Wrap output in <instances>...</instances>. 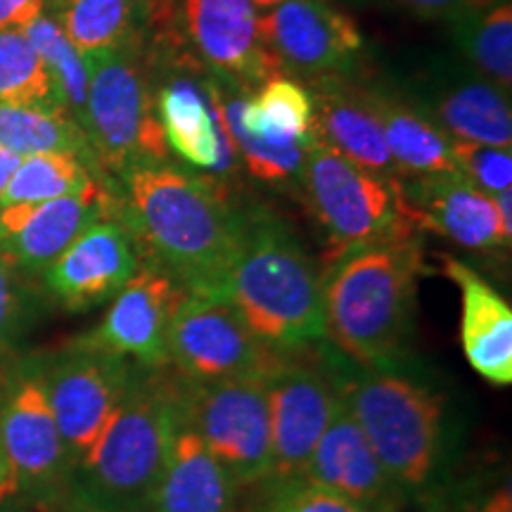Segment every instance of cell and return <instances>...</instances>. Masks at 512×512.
<instances>
[{
	"label": "cell",
	"instance_id": "1",
	"mask_svg": "<svg viewBox=\"0 0 512 512\" xmlns=\"http://www.w3.org/2000/svg\"><path fill=\"white\" fill-rule=\"evenodd\" d=\"M126 185V223L157 268L183 292L223 299L228 271L240 242V214L204 181L155 162L121 176Z\"/></svg>",
	"mask_w": 512,
	"mask_h": 512
},
{
	"label": "cell",
	"instance_id": "2",
	"mask_svg": "<svg viewBox=\"0 0 512 512\" xmlns=\"http://www.w3.org/2000/svg\"><path fill=\"white\" fill-rule=\"evenodd\" d=\"M223 299L278 356L325 337L323 275L292 228L271 211L240 214V242Z\"/></svg>",
	"mask_w": 512,
	"mask_h": 512
},
{
	"label": "cell",
	"instance_id": "3",
	"mask_svg": "<svg viewBox=\"0 0 512 512\" xmlns=\"http://www.w3.org/2000/svg\"><path fill=\"white\" fill-rule=\"evenodd\" d=\"M422 254L413 238L337 256L323 278L325 337L361 368H389L413 330Z\"/></svg>",
	"mask_w": 512,
	"mask_h": 512
},
{
	"label": "cell",
	"instance_id": "4",
	"mask_svg": "<svg viewBox=\"0 0 512 512\" xmlns=\"http://www.w3.org/2000/svg\"><path fill=\"white\" fill-rule=\"evenodd\" d=\"M342 399L396 489H425L444 451V399L392 368H363Z\"/></svg>",
	"mask_w": 512,
	"mask_h": 512
},
{
	"label": "cell",
	"instance_id": "5",
	"mask_svg": "<svg viewBox=\"0 0 512 512\" xmlns=\"http://www.w3.org/2000/svg\"><path fill=\"white\" fill-rule=\"evenodd\" d=\"M183 394L155 380H131L110 425L81 460L93 494L88 501L121 512H143L181 422Z\"/></svg>",
	"mask_w": 512,
	"mask_h": 512
},
{
	"label": "cell",
	"instance_id": "6",
	"mask_svg": "<svg viewBox=\"0 0 512 512\" xmlns=\"http://www.w3.org/2000/svg\"><path fill=\"white\" fill-rule=\"evenodd\" d=\"M91 86L81 131L95 171L124 176L138 164L164 162L169 145L152 98L143 38L88 57Z\"/></svg>",
	"mask_w": 512,
	"mask_h": 512
},
{
	"label": "cell",
	"instance_id": "7",
	"mask_svg": "<svg viewBox=\"0 0 512 512\" xmlns=\"http://www.w3.org/2000/svg\"><path fill=\"white\" fill-rule=\"evenodd\" d=\"M306 202L337 256L380 242L413 238L415 221L401 178L363 169L311 140L302 174Z\"/></svg>",
	"mask_w": 512,
	"mask_h": 512
},
{
	"label": "cell",
	"instance_id": "8",
	"mask_svg": "<svg viewBox=\"0 0 512 512\" xmlns=\"http://www.w3.org/2000/svg\"><path fill=\"white\" fill-rule=\"evenodd\" d=\"M181 418L235 484L249 486L271 477V420L264 373L211 384H192L183 394Z\"/></svg>",
	"mask_w": 512,
	"mask_h": 512
},
{
	"label": "cell",
	"instance_id": "9",
	"mask_svg": "<svg viewBox=\"0 0 512 512\" xmlns=\"http://www.w3.org/2000/svg\"><path fill=\"white\" fill-rule=\"evenodd\" d=\"M259 27L275 69L306 83L349 79L361 67V29L330 0H285L259 15Z\"/></svg>",
	"mask_w": 512,
	"mask_h": 512
},
{
	"label": "cell",
	"instance_id": "10",
	"mask_svg": "<svg viewBox=\"0 0 512 512\" xmlns=\"http://www.w3.org/2000/svg\"><path fill=\"white\" fill-rule=\"evenodd\" d=\"M275 356L226 299L183 292L169 328V363L190 384L266 373Z\"/></svg>",
	"mask_w": 512,
	"mask_h": 512
},
{
	"label": "cell",
	"instance_id": "11",
	"mask_svg": "<svg viewBox=\"0 0 512 512\" xmlns=\"http://www.w3.org/2000/svg\"><path fill=\"white\" fill-rule=\"evenodd\" d=\"M271 420V477L290 482L304 475L309 458L335 413L339 394L323 373L306 363L275 361L264 373Z\"/></svg>",
	"mask_w": 512,
	"mask_h": 512
},
{
	"label": "cell",
	"instance_id": "12",
	"mask_svg": "<svg viewBox=\"0 0 512 512\" xmlns=\"http://www.w3.org/2000/svg\"><path fill=\"white\" fill-rule=\"evenodd\" d=\"M159 83L152 81L155 112L162 124L164 140L192 169L228 176L238 157L223 133L209 86V69L192 62L188 55L174 53L169 62L155 67Z\"/></svg>",
	"mask_w": 512,
	"mask_h": 512
},
{
	"label": "cell",
	"instance_id": "13",
	"mask_svg": "<svg viewBox=\"0 0 512 512\" xmlns=\"http://www.w3.org/2000/svg\"><path fill=\"white\" fill-rule=\"evenodd\" d=\"M131 380L126 358L91 349H76L43 377L67 451L79 460L88 456L124 403Z\"/></svg>",
	"mask_w": 512,
	"mask_h": 512
},
{
	"label": "cell",
	"instance_id": "14",
	"mask_svg": "<svg viewBox=\"0 0 512 512\" xmlns=\"http://www.w3.org/2000/svg\"><path fill=\"white\" fill-rule=\"evenodd\" d=\"M181 297L183 287L162 268H140L121 287L98 328L76 339L74 347L162 368L169 363V328Z\"/></svg>",
	"mask_w": 512,
	"mask_h": 512
},
{
	"label": "cell",
	"instance_id": "15",
	"mask_svg": "<svg viewBox=\"0 0 512 512\" xmlns=\"http://www.w3.org/2000/svg\"><path fill=\"white\" fill-rule=\"evenodd\" d=\"M176 12L185 41L211 74L247 88L278 76L252 0H176Z\"/></svg>",
	"mask_w": 512,
	"mask_h": 512
},
{
	"label": "cell",
	"instance_id": "16",
	"mask_svg": "<svg viewBox=\"0 0 512 512\" xmlns=\"http://www.w3.org/2000/svg\"><path fill=\"white\" fill-rule=\"evenodd\" d=\"M456 140L496 147L512 145L510 93L475 69L439 64L420 76L415 93H403Z\"/></svg>",
	"mask_w": 512,
	"mask_h": 512
},
{
	"label": "cell",
	"instance_id": "17",
	"mask_svg": "<svg viewBox=\"0 0 512 512\" xmlns=\"http://www.w3.org/2000/svg\"><path fill=\"white\" fill-rule=\"evenodd\" d=\"M138 271L140 252L131 230L119 221L100 219L83 230L43 275L48 290L69 311H88L117 297Z\"/></svg>",
	"mask_w": 512,
	"mask_h": 512
},
{
	"label": "cell",
	"instance_id": "18",
	"mask_svg": "<svg viewBox=\"0 0 512 512\" xmlns=\"http://www.w3.org/2000/svg\"><path fill=\"white\" fill-rule=\"evenodd\" d=\"M107 195L98 183L74 195L0 207V254L17 271L43 273L91 223L105 219Z\"/></svg>",
	"mask_w": 512,
	"mask_h": 512
},
{
	"label": "cell",
	"instance_id": "19",
	"mask_svg": "<svg viewBox=\"0 0 512 512\" xmlns=\"http://www.w3.org/2000/svg\"><path fill=\"white\" fill-rule=\"evenodd\" d=\"M415 226L437 230L470 252H503L512 235L503 228L494 195L479 190L458 171L401 183Z\"/></svg>",
	"mask_w": 512,
	"mask_h": 512
},
{
	"label": "cell",
	"instance_id": "20",
	"mask_svg": "<svg viewBox=\"0 0 512 512\" xmlns=\"http://www.w3.org/2000/svg\"><path fill=\"white\" fill-rule=\"evenodd\" d=\"M302 479L375 512H389L401 496L342 394Z\"/></svg>",
	"mask_w": 512,
	"mask_h": 512
},
{
	"label": "cell",
	"instance_id": "21",
	"mask_svg": "<svg viewBox=\"0 0 512 512\" xmlns=\"http://www.w3.org/2000/svg\"><path fill=\"white\" fill-rule=\"evenodd\" d=\"M444 271L460 290V344L477 375L496 387L512 384V309L494 285L465 261L446 256Z\"/></svg>",
	"mask_w": 512,
	"mask_h": 512
},
{
	"label": "cell",
	"instance_id": "22",
	"mask_svg": "<svg viewBox=\"0 0 512 512\" xmlns=\"http://www.w3.org/2000/svg\"><path fill=\"white\" fill-rule=\"evenodd\" d=\"M306 91L311 95L313 138L318 143L363 169L399 178L363 83L323 79L309 83Z\"/></svg>",
	"mask_w": 512,
	"mask_h": 512
},
{
	"label": "cell",
	"instance_id": "23",
	"mask_svg": "<svg viewBox=\"0 0 512 512\" xmlns=\"http://www.w3.org/2000/svg\"><path fill=\"white\" fill-rule=\"evenodd\" d=\"M147 512H238V484L183 418L171 437Z\"/></svg>",
	"mask_w": 512,
	"mask_h": 512
},
{
	"label": "cell",
	"instance_id": "24",
	"mask_svg": "<svg viewBox=\"0 0 512 512\" xmlns=\"http://www.w3.org/2000/svg\"><path fill=\"white\" fill-rule=\"evenodd\" d=\"M0 446L17 482L53 477L67 456L43 377H24L0 411Z\"/></svg>",
	"mask_w": 512,
	"mask_h": 512
},
{
	"label": "cell",
	"instance_id": "25",
	"mask_svg": "<svg viewBox=\"0 0 512 512\" xmlns=\"http://www.w3.org/2000/svg\"><path fill=\"white\" fill-rule=\"evenodd\" d=\"M363 91L380 121L396 176L411 181V178L456 171L451 152L453 138L441 131L425 112L418 110L406 95L389 91L387 86H370V83L363 86Z\"/></svg>",
	"mask_w": 512,
	"mask_h": 512
},
{
	"label": "cell",
	"instance_id": "26",
	"mask_svg": "<svg viewBox=\"0 0 512 512\" xmlns=\"http://www.w3.org/2000/svg\"><path fill=\"white\" fill-rule=\"evenodd\" d=\"M50 15L83 57L138 41L147 27L133 0H55Z\"/></svg>",
	"mask_w": 512,
	"mask_h": 512
},
{
	"label": "cell",
	"instance_id": "27",
	"mask_svg": "<svg viewBox=\"0 0 512 512\" xmlns=\"http://www.w3.org/2000/svg\"><path fill=\"white\" fill-rule=\"evenodd\" d=\"M451 38L470 69L510 93L512 88V5L501 0L494 8L451 22Z\"/></svg>",
	"mask_w": 512,
	"mask_h": 512
},
{
	"label": "cell",
	"instance_id": "28",
	"mask_svg": "<svg viewBox=\"0 0 512 512\" xmlns=\"http://www.w3.org/2000/svg\"><path fill=\"white\" fill-rule=\"evenodd\" d=\"M24 34L41 55L46 64L50 79H53L57 105L64 117H69L81 128L83 114H86L88 86H91V67L88 57H83L76 50L69 38L64 36L60 24L50 12H43L36 19H31L27 27H22Z\"/></svg>",
	"mask_w": 512,
	"mask_h": 512
},
{
	"label": "cell",
	"instance_id": "29",
	"mask_svg": "<svg viewBox=\"0 0 512 512\" xmlns=\"http://www.w3.org/2000/svg\"><path fill=\"white\" fill-rule=\"evenodd\" d=\"M0 150L19 157L38 152H69L95 171L86 136L72 119L38 107L0 105Z\"/></svg>",
	"mask_w": 512,
	"mask_h": 512
},
{
	"label": "cell",
	"instance_id": "30",
	"mask_svg": "<svg viewBox=\"0 0 512 512\" xmlns=\"http://www.w3.org/2000/svg\"><path fill=\"white\" fill-rule=\"evenodd\" d=\"M95 183L93 169L69 152H38L22 157L8 188L0 195V207L36 204L74 195Z\"/></svg>",
	"mask_w": 512,
	"mask_h": 512
},
{
	"label": "cell",
	"instance_id": "31",
	"mask_svg": "<svg viewBox=\"0 0 512 512\" xmlns=\"http://www.w3.org/2000/svg\"><path fill=\"white\" fill-rule=\"evenodd\" d=\"M0 105L60 112L53 79L22 29H0Z\"/></svg>",
	"mask_w": 512,
	"mask_h": 512
},
{
	"label": "cell",
	"instance_id": "32",
	"mask_svg": "<svg viewBox=\"0 0 512 512\" xmlns=\"http://www.w3.org/2000/svg\"><path fill=\"white\" fill-rule=\"evenodd\" d=\"M453 162L456 171L467 181L475 183L479 190L496 195L510 190L512 185V152L510 147H496L484 143H467V140H451Z\"/></svg>",
	"mask_w": 512,
	"mask_h": 512
},
{
	"label": "cell",
	"instance_id": "33",
	"mask_svg": "<svg viewBox=\"0 0 512 512\" xmlns=\"http://www.w3.org/2000/svg\"><path fill=\"white\" fill-rule=\"evenodd\" d=\"M268 496L259 512H375L347 498L330 494L306 479L290 482H268Z\"/></svg>",
	"mask_w": 512,
	"mask_h": 512
},
{
	"label": "cell",
	"instance_id": "34",
	"mask_svg": "<svg viewBox=\"0 0 512 512\" xmlns=\"http://www.w3.org/2000/svg\"><path fill=\"white\" fill-rule=\"evenodd\" d=\"M389 5L425 22H456L460 17L494 8L501 0H387Z\"/></svg>",
	"mask_w": 512,
	"mask_h": 512
},
{
	"label": "cell",
	"instance_id": "35",
	"mask_svg": "<svg viewBox=\"0 0 512 512\" xmlns=\"http://www.w3.org/2000/svg\"><path fill=\"white\" fill-rule=\"evenodd\" d=\"M19 311H22V292H19L17 268L8 256L0 254V347L15 330Z\"/></svg>",
	"mask_w": 512,
	"mask_h": 512
},
{
	"label": "cell",
	"instance_id": "36",
	"mask_svg": "<svg viewBox=\"0 0 512 512\" xmlns=\"http://www.w3.org/2000/svg\"><path fill=\"white\" fill-rule=\"evenodd\" d=\"M55 0H0V29H22L53 8Z\"/></svg>",
	"mask_w": 512,
	"mask_h": 512
},
{
	"label": "cell",
	"instance_id": "37",
	"mask_svg": "<svg viewBox=\"0 0 512 512\" xmlns=\"http://www.w3.org/2000/svg\"><path fill=\"white\" fill-rule=\"evenodd\" d=\"M143 12L147 27L166 29L176 17V0H133Z\"/></svg>",
	"mask_w": 512,
	"mask_h": 512
},
{
	"label": "cell",
	"instance_id": "38",
	"mask_svg": "<svg viewBox=\"0 0 512 512\" xmlns=\"http://www.w3.org/2000/svg\"><path fill=\"white\" fill-rule=\"evenodd\" d=\"M482 512H512V496H510V486L505 484L501 489L494 491L489 498L484 501Z\"/></svg>",
	"mask_w": 512,
	"mask_h": 512
},
{
	"label": "cell",
	"instance_id": "39",
	"mask_svg": "<svg viewBox=\"0 0 512 512\" xmlns=\"http://www.w3.org/2000/svg\"><path fill=\"white\" fill-rule=\"evenodd\" d=\"M19 162H22V157L15 155V152L0 150V195H3V190L8 188L10 178L17 171Z\"/></svg>",
	"mask_w": 512,
	"mask_h": 512
},
{
	"label": "cell",
	"instance_id": "40",
	"mask_svg": "<svg viewBox=\"0 0 512 512\" xmlns=\"http://www.w3.org/2000/svg\"><path fill=\"white\" fill-rule=\"evenodd\" d=\"M67 512H121V510H112V508H105V505H98L93 501H88V498H79L72 508H69Z\"/></svg>",
	"mask_w": 512,
	"mask_h": 512
},
{
	"label": "cell",
	"instance_id": "41",
	"mask_svg": "<svg viewBox=\"0 0 512 512\" xmlns=\"http://www.w3.org/2000/svg\"><path fill=\"white\" fill-rule=\"evenodd\" d=\"M8 482H17V477L12 475V470H10V465H8V458H5L3 446H0V484H8Z\"/></svg>",
	"mask_w": 512,
	"mask_h": 512
},
{
	"label": "cell",
	"instance_id": "42",
	"mask_svg": "<svg viewBox=\"0 0 512 512\" xmlns=\"http://www.w3.org/2000/svg\"><path fill=\"white\" fill-rule=\"evenodd\" d=\"M17 482H8V484H0V503L5 501V498H8L10 494H15L17 491Z\"/></svg>",
	"mask_w": 512,
	"mask_h": 512
},
{
	"label": "cell",
	"instance_id": "43",
	"mask_svg": "<svg viewBox=\"0 0 512 512\" xmlns=\"http://www.w3.org/2000/svg\"><path fill=\"white\" fill-rule=\"evenodd\" d=\"M252 3L256 5V8H261V10H271V8H275V5L285 3V0H252Z\"/></svg>",
	"mask_w": 512,
	"mask_h": 512
}]
</instances>
